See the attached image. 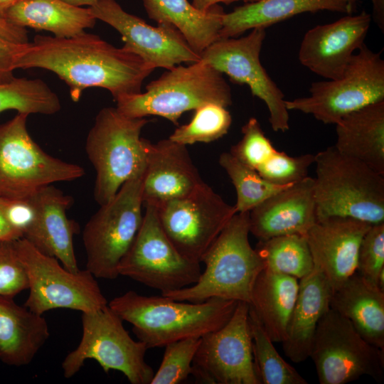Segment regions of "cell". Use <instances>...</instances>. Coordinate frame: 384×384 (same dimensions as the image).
Here are the masks:
<instances>
[{
	"label": "cell",
	"mask_w": 384,
	"mask_h": 384,
	"mask_svg": "<svg viewBox=\"0 0 384 384\" xmlns=\"http://www.w3.org/2000/svg\"><path fill=\"white\" fill-rule=\"evenodd\" d=\"M145 117L132 118L117 107H105L97 114L85 142L87 158L96 171L94 198L101 206L110 201L130 178L144 172Z\"/></svg>",
	"instance_id": "obj_6"
},
{
	"label": "cell",
	"mask_w": 384,
	"mask_h": 384,
	"mask_svg": "<svg viewBox=\"0 0 384 384\" xmlns=\"http://www.w3.org/2000/svg\"><path fill=\"white\" fill-rule=\"evenodd\" d=\"M145 207L139 230L118 266L119 274L161 294L193 285L201 274L200 262L180 253L162 228L155 208Z\"/></svg>",
	"instance_id": "obj_13"
},
{
	"label": "cell",
	"mask_w": 384,
	"mask_h": 384,
	"mask_svg": "<svg viewBox=\"0 0 384 384\" xmlns=\"http://www.w3.org/2000/svg\"><path fill=\"white\" fill-rule=\"evenodd\" d=\"M371 225L351 218L331 216L317 220L305 234L314 266L331 291L356 271L359 246Z\"/></svg>",
	"instance_id": "obj_20"
},
{
	"label": "cell",
	"mask_w": 384,
	"mask_h": 384,
	"mask_svg": "<svg viewBox=\"0 0 384 384\" xmlns=\"http://www.w3.org/2000/svg\"><path fill=\"white\" fill-rule=\"evenodd\" d=\"M6 20L25 28L50 31L58 38H70L92 28L97 19L90 7L63 0H21L9 10Z\"/></svg>",
	"instance_id": "obj_29"
},
{
	"label": "cell",
	"mask_w": 384,
	"mask_h": 384,
	"mask_svg": "<svg viewBox=\"0 0 384 384\" xmlns=\"http://www.w3.org/2000/svg\"><path fill=\"white\" fill-rule=\"evenodd\" d=\"M155 209L175 247L198 262L236 213L234 206L228 204L204 182L187 196Z\"/></svg>",
	"instance_id": "obj_14"
},
{
	"label": "cell",
	"mask_w": 384,
	"mask_h": 384,
	"mask_svg": "<svg viewBox=\"0 0 384 384\" xmlns=\"http://www.w3.org/2000/svg\"><path fill=\"white\" fill-rule=\"evenodd\" d=\"M16 65L55 73L68 85L74 102L93 87L107 89L114 100L140 93L143 81L154 70L125 46L114 47L85 31L70 38L37 35L26 44Z\"/></svg>",
	"instance_id": "obj_1"
},
{
	"label": "cell",
	"mask_w": 384,
	"mask_h": 384,
	"mask_svg": "<svg viewBox=\"0 0 384 384\" xmlns=\"http://www.w3.org/2000/svg\"><path fill=\"white\" fill-rule=\"evenodd\" d=\"M329 306L348 319L365 340L384 350V291L356 271L331 291Z\"/></svg>",
	"instance_id": "obj_25"
},
{
	"label": "cell",
	"mask_w": 384,
	"mask_h": 384,
	"mask_svg": "<svg viewBox=\"0 0 384 384\" xmlns=\"http://www.w3.org/2000/svg\"><path fill=\"white\" fill-rule=\"evenodd\" d=\"M14 298L0 296V361L19 367L32 362L50 330L43 314L18 305Z\"/></svg>",
	"instance_id": "obj_24"
},
{
	"label": "cell",
	"mask_w": 384,
	"mask_h": 384,
	"mask_svg": "<svg viewBox=\"0 0 384 384\" xmlns=\"http://www.w3.org/2000/svg\"><path fill=\"white\" fill-rule=\"evenodd\" d=\"M26 43L0 38V82H9L15 78L14 71L17 69L18 58Z\"/></svg>",
	"instance_id": "obj_41"
},
{
	"label": "cell",
	"mask_w": 384,
	"mask_h": 384,
	"mask_svg": "<svg viewBox=\"0 0 384 384\" xmlns=\"http://www.w3.org/2000/svg\"><path fill=\"white\" fill-rule=\"evenodd\" d=\"M28 288L27 274L15 240H0V296L14 297Z\"/></svg>",
	"instance_id": "obj_40"
},
{
	"label": "cell",
	"mask_w": 384,
	"mask_h": 384,
	"mask_svg": "<svg viewBox=\"0 0 384 384\" xmlns=\"http://www.w3.org/2000/svg\"><path fill=\"white\" fill-rule=\"evenodd\" d=\"M384 269V223L372 225L364 235L358 249L356 271L378 286Z\"/></svg>",
	"instance_id": "obj_39"
},
{
	"label": "cell",
	"mask_w": 384,
	"mask_h": 384,
	"mask_svg": "<svg viewBox=\"0 0 384 384\" xmlns=\"http://www.w3.org/2000/svg\"><path fill=\"white\" fill-rule=\"evenodd\" d=\"M370 22L371 15L363 11L309 29L299 48L300 63L328 80L341 78L354 51L364 43Z\"/></svg>",
	"instance_id": "obj_19"
},
{
	"label": "cell",
	"mask_w": 384,
	"mask_h": 384,
	"mask_svg": "<svg viewBox=\"0 0 384 384\" xmlns=\"http://www.w3.org/2000/svg\"><path fill=\"white\" fill-rule=\"evenodd\" d=\"M248 324L254 363L263 384H306L307 381L286 362L273 346L256 314L249 305Z\"/></svg>",
	"instance_id": "obj_32"
},
{
	"label": "cell",
	"mask_w": 384,
	"mask_h": 384,
	"mask_svg": "<svg viewBox=\"0 0 384 384\" xmlns=\"http://www.w3.org/2000/svg\"><path fill=\"white\" fill-rule=\"evenodd\" d=\"M101 20L122 36L127 48L141 57L152 68L171 69L181 63H196L201 56L188 45L173 25L148 24L142 18L125 11L115 0H97L90 7Z\"/></svg>",
	"instance_id": "obj_17"
},
{
	"label": "cell",
	"mask_w": 384,
	"mask_h": 384,
	"mask_svg": "<svg viewBox=\"0 0 384 384\" xmlns=\"http://www.w3.org/2000/svg\"><path fill=\"white\" fill-rule=\"evenodd\" d=\"M26 202L31 215L22 238L39 252L58 259L70 272L80 271L73 246L78 226L66 214L73 198L51 184L38 190Z\"/></svg>",
	"instance_id": "obj_18"
},
{
	"label": "cell",
	"mask_w": 384,
	"mask_h": 384,
	"mask_svg": "<svg viewBox=\"0 0 384 384\" xmlns=\"http://www.w3.org/2000/svg\"><path fill=\"white\" fill-rule=\"evenodd\" d=\"M81 321V340L62 363L65 378H72L87 360L92 359L105 373L120 371L132 384L151 383L154 373L144 360L147 346L129 336L122 319L108 304L96 311L82 313Z\"/></svg>",
	"instance_id": "obj_9"
},
{
	"label": "cell",
	"mask_w": 384,
	"mask_h": 384,
	"mask_svg": "<svg viewBox=\"0 0 384 384\" xmlns=\"http://www.w3.org/2000/svg\"><path fill=\"white\" fill-rule=\"evenodd\" d=\"M373 16L378 27L384 31V0H371Z\"/></svg>",
	"instance_id": "obj_45"
},
{
	"label": "cell",
	"mask_w": 384,
	"mask_h": 384,
	"mask_svg": "<svg viewBox=\"0 0 384 384\" xmlns=\"http://www.w3.org/2000/svg\"><path fill=\"white\" fill-rule=\"evenodd\" d=\"M11 201L0 198V240H16L22 238V233L14 226L9 218Z\"/></svg>",
	"instance_id": "obj_42"
},
{
	"label": "cell",
	"mask_w": 384,
	"mask_h": 384,
	"mask_svg": "<svg viewBox=\"0 0 384 384\" xmlns=\"http://www.w3.org/2000/svg\"><path fill=\"white\" fill-rule=\"evenodd\" d=\"M16 247L25 268L29 294L24 306L43 314L55 309H69L82 313L96 311L108 302L94 275L87 270L72 272L58 259L43 254L21 238Z\"/></svg>",
	"instance_id": "obj_12"
},
{
	"label": "cell",
	"mask_w": 384,
	"mask_h": 384,
	"mask_svg": "<svg viewBox=\"0 0 384 384\" xmlns=\"http://www.w3.org/2000/svg\"><path fill=\"white\" fill-rule=\"evenodd\" d=\"M265 35V28H255L245 37L218 38L201 53V60L232 81L248 85L252 95L266 104L272 129L284 132L289 128L284 95L260 60Z\"/></svg>",
	"instance_id": "obj_15"
},
{
	"label": "cell",
	"mask_w": 384,
	"mask_h": 384,
	"mask_svg": "<svg viewBox=\"0 0 384 384\" xmlns=\"http://www.w3.org/2000/svg\"><path fill=\"white\" fill-rule=\"evenodd\" d=\"M65 2H68L70 4L82 6H89V7L94 5L97 0H63Z\"/></svg>",
	"instance_id": "obj_47"
},
{
	"label": "cell",
	"mask_w": 384,
	"mask_h": 384,
	"mask_svg": "<svg viewBox=\"0 0 384 384\" xmlns=\"http://www.w3.org/2000/svg\"><path fill=\"white\" fill-rule=\"evenodd\" d=\"M248 212L236 213L203 255L206 265L189 287L161 294L172 299L202 302L213 297L250 302L264 262L249 242Z\"/></svg>",
	"instance_id": "obj_3"
},
{
	"label": "cell",
	"mask_w": 384,
	"mask_h": 384,
	"mask_svg": "<svg viewBox=\"0 0 384 384\" xmlns=\"http://www.w3.org/2000/svg\"><path fill=\"white\" fill-rule=\"evenodd\" d=\"M145 92L115 100L117 109L132 118L157 115L174 124L181 114L207 104H232L230 87L218 72L201 60L167 70L146 87Z\"/></svg>",
	"instance_id": "obj_5"
},
{
	"label": "cell",
	"mask_w": 384,
	"mask_h": 384,
	"mask_svg": "<svg viewBox=\"0 0 384 384\" xmlns=\"http://www.w3.org/2000/svg\"><path fill=\"white\" fill-rule=\"evenodd\" d=\"M28 115L18 113L0 124V198L9 201H26L43 187L85 175L80 166L48 154L34 142Z\"/></svg>",
	"instance_id": "obj_7"
},
{
	"label": "cell",
	"mask_w": 384,
	"mask_h": 384,
	"mask_svg": "<svg viewBox=\"0 0 384 384\" xmlns=\"http://www.w3.org/2000/svg\"><path fill=\"white\" fill-rule=\"evenodd\" d=\"M144 173L127 181L84 227L85 269L95 278L114 279L119 275V262L130 248L143 219Z\"/></svg>",
	"instance_id": "obj_8"
},
{
	"label": "cell",
	"mask_w": 384,
	"mask_h": 384,
	"mask_svg": "<svg viewBox=\"0 0 384 384\" xmlns=\"http://www.w3.org/2000/svg\"><path fill=\"white\" fill-rule=\"evenodd\" d=\"M21 0H0V18L6 19L9 10Z\"/></svg>",
	"instance_id": "obj_46"
},
{
	"label": "cell",
	"mask_w": 384,
	"mask_h": 384,
	"mask_svg": "<svg viewBox=\"0 0 384 384\" xmlns=\"http://www.w3.org/2000/svg\"><path fill=\"white\" fill-rule=\"evenodd\" d=\"M314 164L316 220L340 216L384 223L383 175L334 146L315 154Z\"/></svg>",
	"instance_id": "obj_4"
},
{
	"label": "cell",
	"mask_w": 384,
	"mask_h": 384,
	"mask_svg": "<svg viewBox=\"0 0 384 384\" xmlns=\"http://www.w3.org/2000/svg\"><path fill=\"white\" fill-rule=\"evenodd\" d=\"M148 16L175 26L198 55L219 38L225 12L216 4L206 11L188 0H142Z\"/></svg>",
	"instance_id": "obj_30"
},
{
	"label": "cell",
	"mask_w": 384,
	"mask_h": 384,
	"mask_svg": "<svg viewBox=\"0 0 384 384\" xmlns=\"http://www.w3.org/2000/svg\"><path fill=\"white\" fill-rule=\"evenodd\" d=\"M242 137L230 153L245 165L257 169L277 151L265 136L259 122L251 117L242 127Z\"/></svg>",
	"instance_id": "obj_38"
},
{
	"label": "cell",
	"mask_w": 384,
	"mask_h": 384,
	"mask_svg": "<svg viewBox=\"0 0 384 384\" xmlns=\"http://www.w3.org/2000/svg\"><path fill=\"white\" fill-rule=\"evenodd\" d=\"M308 97L286 100L288 110L312 114L324 124H337L346 115L384 101V60L364 43L343 75L312 82Z\"/></svg>",
	"instance_id": "obj_10"
},
{
	"label": "cell",
	"mask_w": 384,
	"mask_h": 384,
	"mask_svg": "<svg viewBox=\"0 0 384 384\" xmlns=\"http://www.w3.org/2000/svg\"><path fill=\"white\" fill-rule=\"evenodd\" d=\"M201 338H187L166 344L161 365L150 384H178L192 374V363Z\"/></svg>",
	"instance_id": "obj_36"
},
{
	"label": "cell",
	"mask_w": 384,
	"mask_h": 384,
	"mask_svg": "<svg viewBox=\"0 0 384 384\" xmlns=\"http://www.w3.org/2000/svg\"><path fill=\"white\" fill-rule=\"evenodd\" d=\"M336 126V149L384 176V101L346 115Z\"/></svg>",
	"instance_id": "obj_27"
},
{
	"label": "cell",
	"mask_w": 384,
	"mask_h": 384,
	"mask_svg": "<svg viewBox=\"0 0 384 384\" xmlns=\"http://www.w3.org/2000/svg\"><path fill=\"white\" fill-rule=\"evenodd\" d=\"M331 289L321 272L314 266L300 279L297 300L282 342L285 355L294 363L309 357L316 326L329 309Z\"/></svg>",
	"instance_id": "obj_23"
},
{
	"label": "cell",
	"mask_w": 384,
	"mask_h": 384,
	"mask_svg": "<svg viewBox=\"0 0 384 384\" xmlns=\"http://www.w3.org/2000/svg\"><path fill=\"white\" fill-rule=\"evenodd\" d=\"M314 163V155L306 154L291 156L276 151L256 171L267 181L280 186L295 183L308 176L309 169Z\"/></svg>",
	"instance_id": "obj_37"
},
{
	"label": "cell",
	"mask_w": 384,
	"mask_h": 384,
	"mask_svg": "<svg viewBox=\"0 0 384 384\" xmlns=\"http://www.w3.org/2000/svg\"><path fill=\"white\" fill-rule=\"evenodd\" d=\"M144 146L143 205L156 208L187 196L203 183L186 146L169 139L156 143L144 139Z\"/></svg>",
	"instance_id": "obj_21"
},
{
	"label": "cell",
	"mask_w": 384,
	"mask_h": 384,
	"mask_svg": "<svg viewBox=\"0 0 384 384\" xmlns=\"http://www.w3.org/2000/svg\"><path fill=\"white\" fill-rule=\"evenodd\" d=\"M255 250L264 262V268L274 272L301 279L314 268L312 256L304 235H285L259 240Z\"/></svg>",
	"instance_id": "obj_31"
},
{
	"label": "cell",
	"mask_w": 384,
	"mask_h": 384,
	"mask_svg": "<svg viewBox=\"0 0 384 384\" xmlns=\"http://www.w3.org/2000/svg\"><path fill=\"white\" fill-rule=\"evenodd\" d=\"M353 0H259L223 16L219 38H235L247 30L266 28L305 12L327 10L351 14Z\"/></svg>",
	"instance_id": "obj_26"
},
{
	"label": "cell",
	"mask_w": 384,
	"mask_h": 384,
	"mask_svg": "<svg viewBox=\"0 0 384 384\" xmlns=\"http://www.w3.org/2000/svg\"><path fill=\"white\" fill-rule=\"evenodd\" d=\"M242 1L245 4L255 2L259 0H193V6L197 9L206 11L209 10L212 6L218 4V3H224L229 4L230 3Z\"/></svg>",
	"instance_id": "obj_44"
},
{
	"label": "cell",
	"mask_w": 384,
	"mask_h": 384,
	"mask_svg": "<svg viewBox=\"0 0 384 384\" xmlns=\"http://www.w3.org/2000/svg\"><path fill=\"white\" fill-rule=\"evenodd\" d=\"M61 108L57 95L40 79L14 78L0 82V112L53 114Z\"/></svg>",
	"instance_id": "obj_33"
},
{
	"label": "cell",
	"mask_w": 384,
	"mask_h": 384,
	"mask_svg": "<svg viewBox=\"0 0 384 384\" xmlns=\"http://www.w3.org/2000/svg\"><path fill=\"white\" fill-rule=\"evenodd\" d=\"M194 110L190 122L176 128L169 139L186 146L197 142H211L228 133L232 117L225 107L207 103Z\"/></svg>",
	"instance_id": "obj_35"
},
{
	"label": "cell",
	"mask_w": 384,
	"mask_h": 384,
	"mask_svg": "<svg viewBox=\"0 0 384 384\" xmlns=\"http://www.w3.org/2000/svg\"><path fill=\"white\" fill-rule=\"evenodd\" d=\"M299 291L294 277L264 268L255 282L249 304L272 342H282Z\"/></svg>",
	"instance_id": "obj_28"
},
{
	"label": "cell",
	"mask_w": 384,
	"mask_h": 384,
	"mask_svg": "<svg viewBox=\"0 0 384 384\" xmlns=\"http://www.w3.org/2000/svg\"><path fill=\"white\" fill-rule=\"evenodd\" d=\"M238 302L213 297L202 302L145 296L130 290L108 302L109 307L147 348L164 347L187 338H201L222 327L232 316Z\"/></svg>",
	"instance_id": "obj_2"
},
{
	"label": "cell",
	"mask_w": 384,
	"mask_h": 384,
	"mask_svg": "<svg viewBox=\"0 0 384 384\" xmlns=\"http://www.w3.org/2000/svg\"><path fill=\"white\" fill-rule=\"evenodd\" d=\"M0 38L17 43H28V33L25 28L14 25L1 18Z\"/></svg>",
	"instance_id": "obj_43"
},
{
	"label": "cell",
	"mask_w": 384,
	"mask_h": 384,
	"mask_svg": "<svg viewBox=\"0 0 384 384\" xmlns=\"http://www.w3.org/2000/svg\"><path fill=\"white\" fill-rule=\"evenodd\" d=\"M249 228L259 240L304 235L316 221L314 178L307 176L271 196L248 212Z\"/></svg>",
	"instance_id": "obj_22"
},
{
	"label": "cell",
	"mask_w": 384,
	"mask_h": 384,
	"mask_svg": "<svg viewBox=\"0 0 384 384\" xmlns=\"http://www.w3.org/2000/svg\"><path fill=\"white\" fill-rule=\"evenodd\" d=\"M219 164L235 186L236 213L249 212L271 196L290 186L276 185L267 181L255 169L245 165L230 152L220 154Z\"/></svg>",
	"instance_id": "obj_34"
},
{
	"label": "cell",
	"mask_w": 384,
	"mask_h": 384,
	"mask_svg": "<svg viewBox=\"0 0 384 384\" xmlns=\"http://www.w3.org/2000/svg\"><path fill=\"white\" fill-rule=\"evenodd\" d=\"M249 304L238 302L230 319L208 333L193 360L192 374L210 384H260L254 363L248 324Z\"/></svg>",
	"instance_id": "obj_16"
},
{
	"label": "cell",
	"mask_w": 384,
	"mask_h": 384,
	"mask_svg": "<svg viewBox=\"0 0 384 384\" xmlns=\"http://www.w3.org/2000/svg\"><path fill=\"white\" fill-rule=\"evenodd\" d=\"M309 357L321 384H345L363 375L384 380V350L368 343L348 319L331 308L318 323Z\"/></svg>",
	"instance_id": "obj_11"
}]
</instances>
